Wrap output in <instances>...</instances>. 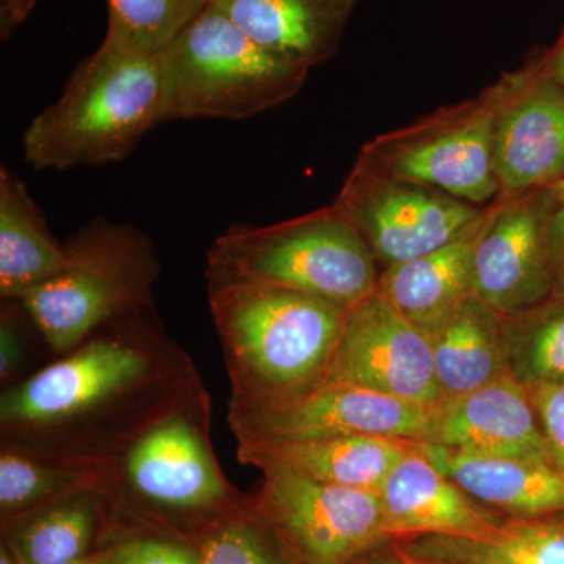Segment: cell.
<instances>
[{"label":"cell","mask_w":564,"mask_h":564,"mask_svg":"<svg viewBox=\"0 0 564 564\" xmlns=\"http://www.w3.org/2000/svg\"><path fill=\"white\" fill-rule=\"evenodd\" d=\"M199 384L191 355L166 333L155 306L147 307L3 388L0 445L44 458L113 462Z\"/></svg>","instance_id":"cell-1"},{"label":"cell","mask_w":564,"mask_h":564,"mask_svg":"<svg viewBox=\"0 0 564 564\" xmlns=\"http://www.w3.org/2000/svg\"><path fill=\"white\" fill-rule=\"evenodd\" d=\"M206 282L229 400L284 399L325 377L350 307L280 285Z\"/></svg>","instance_id":"cell-2"},{"label":"cell","mask_w":564,"mask_h":564,"mask_svg":"<svg viewBox=\"0 0 564 564\" xmlns=\"http://www.w3.org/2000/svg\"><path fill=\"white\" fill-rule=\"evenodd\" d=\"M162 124L161 52L102 40L70 73L61 98L40 111L22 135L35 170L121 162Z\"/></svg>","instance_id":"cell-3"},{"label":"cell","mask_w":564,"mask_h":564,"mask_svg":"<svg viewBox=\"0 0 564 564\" xmlns=\"http://www.w3.org/2000/svg\"><path fill=\"white\" fill-rule=\"evenodd\" d=\"M212 400L199 384L161 415L113 459L111 518L126 514L151 524L204 527L250 500L226 477L210 436Z\"/></svg>","instance_id":"cell-4"},{"label":"cell","mask_w":564,"mask_h":564,"mask_svg":"<svg viewBox=\"0 0 564 564\" xmlns=\"http://www.w3.org/2000/svg\"><path fill=\"white\" fill-rule=\"evenodd\" d=\"M206 281L259 282L351 307L381 269L345 215L323 207L276 225H231L207 250Z\"/></svg>","instance_id":"cell-5"},{"label":"cell","mask_w":564,"mask_h":564,"mask_svg":"<svg viewBox=\"0 0 564 564\" xmlns=\"http://www.w3.org/2000/svg\"><path fill=\"white\" fill-rule=\"evenodd\" d=\"M61 272L20 303L57 356L106 323L154 306L161 259L150 237L129 223L96 218L65 242Z\"/></svg>","instance_id":"cell-6"},{"label":"cell","mask_w":564,"mask_h":564,"mask_svg":"<svg viewBox=\"0 0 564 564\" xmlns=\"http://www.w3.org/2000/svg\"><path fill=\"white\" fill-rule=\"evenodd\" d=\"M162 124L245 120L295 98L311 70L263 50L207 6L161 52Z\"/></svg>","instance_id":"cell-7"},{"label":"cell","mask_w":564,"mask_h":564,"mask_svg":"<svg viewBox=\"0 0 564 564\" xmlns=\"http://www.w3.org/2000/svg\"><path fill=\"white\" fill-rule=\"evenodd\" d=\"M356 163L383 176L436 188L474 206L499 196L488 88L367 141Z\"/></svg>","instance_id":"cell-8"},{"label":"cell","mask_w":564,"mask_h":564,"mask_svg":"<svg viewBox=\"0 0 564 564\" xmlns=\"http://www.w3.org/2000/svg\"><path fill=\"white\" fill-rule=\"evenodd\" d=\"M251 503L292 564H355L391 544L378 492L262 473Z\"/></svg>","instance_id":"cell-9"},{"label":"cell","mask_w":564,"mask_h":564,"mask_svg":"<svg viewBox=\"0 0 564 564\" xmlns=\"http://www.w3.org/2000/svg\"><path fill=\"white\" fill-rule=\"evenodd\" d=\"M433 406L322 380L284 399L229 400L228 422L237 444L300 443L355 434L423 443Z\"/></svg>","instance_id":"cell-10"},{"label":"cell","mask_w":564,"mask_h":564,"mask_svg":"<svg viewBox=\"0 0 564 564\" xmlns=\"http://www.w3.org/2000/svg\"><path fill=\"white\" fill-rule=\"evenodd\" d=\"M333 206L361 234L381 272L451 243L480 220L486 207L356 162Z\"/></svg>","instance_id":"cell-11"},{"label":"cell","mask_w":564,"mask_h":564,"mask_svg":"<svg viewBox=\"0 0 564 564\" xmlns=\"http://www.w3.org/2000/svg\"><path fill=\"white\" fill-rule=\"evenodd\" d=\"M322 380L426 406L444 399L430 334L408 321L378 289L348 310Z\"/></svg>","instance_id":"cell-12"},{"label":"cell","mask_w":564,"mask_h":564,"mask_svg":"<svg viewBox=\"0 0 564 564\" xmlns=\"http://www.w3.org/2000/svg\"><path fill=\"white\" fill-rule=\"evenodd\" d=\"M474 295L500 315L554 296V261L545 187L500 193L486 206L474 252Z\"/></svg>","instance_id":"cell-13"},{"label":"cell","mask_w":564,"mask_h":564,"mask_svg":"<svg viewBox=\"0 0 564 564\" xmlns=\"http://www.w3.org/2000/svg\"><path fill=\"white\" fill-rule=\"evenodd\" d=\"M488 91L500 193L533 191L562 180L564 90L545 74L540 55L502 74Z\"/></svg>","instance_id":"cell-14"},{"label":"cell","mask_w":564,"mask_h":564,"mask_svg":"<svg viewBox=\"0 0 564 564\" xmlns=\"http://www.w3.org/2000/svg\"><path fill=\"white\" fill-rule=\"evenodd\" d=\"M423 443L486 458L551 462L532 395L511 375L434 404Z\"/></svg>","instance_id":"cell-15"},{"label":"cell","mask_w":564,"mask_h":564,"mask_svg":"<svg viewBox=\"0 0 564 564\" xmlns=\"http://www.w3.org/2000/svg\"><path fill=\"white\" fill-rule=\"evenodd\" d=\"M378 496L391 543L415 534L484 538L502 522L437 469L417 443L393 466Z\"/></svg>","instance_id":"cell-16"},{"label":"cell","mask_w":564,"mask_h":564,"mask_svg":"<svg viewBox=\"0 0 564 564\" xmlns=\"http://www.w3.org/2000/svg\"><path fill=\"white\" fill-rule=\"evenodd\" d=\"M359 0H207L263 50L313 70L336 55Z\"/></svg>","instance_id":"cell-17"},{"label":"cell","mask_w":564,"mask_h":564,"mask_svg":"<svg viewBox=\"0 0 564 564\" xmlns=\"http://www.w3.org/2000/svg\"><path fill=\"white\" fill-rule=\"evenodd\" d=\"M413 441L355 434L300 443L237 444V459L256 469H282L313 480L380 491Z\"/></svg>","instance_id":"cell-18"},{"label":"cell","mask_w":564,"mask_h":564,"mask_svg":"<svg viewBox=\"0 0 564 564\" xmlns=\"http://www.w3.org/2000/svg\"><path fill=\"white\" fill-rule=\"evenodd\" d=\"M422 454L477 502L511 518L564 516V473L551 462L486 458L417 443Z\"/></svg>","instance_id":"cell-19"},{"label":"cell","mask_w":564,"mask_h":564,"mask_svg":"<svg viewBox=\"0 0 564 564\" xmlns=\"http://www.w3.org/2000/svg\"><path fill=\"white\" fill-rule=\"evenodd\" d=\"M485 218L486 207L480 220L451 243L383 270L378 292L423 332L440 328L474 295V252Z\"/></svg>","instance_id":"cell-20"},{"label":"cell","mask_w":564,"mask_h":564,"mask_svg":"<svg viewBox=\"0 0 564 564\" xmlns=\"http://www.w3.org/2000/svg\"><path fill=\"white\" fill-rule=\"evenodd\" d=\"M389 547L408 564H564V516L510 518L484 538L415 534Z\"/></svg>","instance_id":"cell-21"},{"label":"cell","mask_w":564,"mask_h":564,"mask_svg":"<svg viewBox=\"0 0 564 564\" xmlns=\"http://www.w3.org/2000/svg\"><path fill=\"white\" fill-rule=\"evenodd\" d=\"M65 243L51 232L28 185L0 169V299L20 302L61 272Z\"/></svg>","instance_id":"cell-22"},{"label":"cell","mask_w":564,"mask_h":564,"mask_svg":"<svg viewBox=\"0 0 564 564\" xmlns=\"http://www.w3.org/2000/svg\"><path fill=\"white\" fill-rule=\"evenodd\" d=\"M430 340L444 399L511 375L502 315L475 295L430 333Z\"/></svg>","instance_id":"cell-23"},{"label":"cell","mask_w":564,"mask_h":564,"mask_svg":"<svg viewBox=\"0 0 564 564\" xmlns=\"http://www.w3.org/2000/svg\"><path fill=\"white\" fill-rule=\"evenodd\" d=\"M110 521L109 497L80 494L2 524V541L20 564H74L95 554L93 544Z\"/></svg>","instance_id":"cell-24"},{"label":"cell","mask_w":564,"mask_h":564,"mask_svg":"<svg viewBox=\"0 0 564 564\" xmlns=\"http://www.w3.org/2000/svg\"><path fill=\"white\" fill-rule=\"evenodd\" d=\"M113 475V462L44 458L0 445L2 524L80 494L109 497Z\"/></svg>","instance_id":"cell-25"},{"label":"cell","mask_w":564,"mask_h":564,"mask_svg":"<svg viewBox=\"0 0 564 564\" xmlns=\"http://www.w3.org/2000/svg\"><path fill=\"white\" fill-rule=\"evenodd\" d=\"M511 377L524 388L564 381V296L502 315Z\"/></svg>","instance_id":"cell-26"},{"label":"cell","mask_w":564,"mask_h":564,"mask_svg":"<svg viewBox=\"0 0 564 564\" xmlns=\"http://www.w3.org/2000/svg\"><path fill=\"white\" fill-rule=\"evenodd\" d=\"M206 7L207 0H107L104 39L159 54Z\"/></svg>","instance_id":"cell-27"},{"label":"cell","mask_w":564,"mask_h":564,"mask_svg":"<svg viewBox=\"0 0 564 564\" xmlns=\"http://www.w3.org/2000/svg\"><path fill=\"white\" fill-rule=\"evenodd\" d=\"M202 564H292L250 500L196 534Z\"/></svg>","instance_id":"cell-28"},{"label":"cell","mask_w":564,"mask_h":564,"mask_svg":"<svg viewBox=\"0 0 564 564\" xmlns=\"http://www.w3.org/2000/svg\"><path fill=\"white\" fill-rule=\"evenodd\" d=\"M115 564H202L196 545L177 538L132 534L118 543Z\"/></svg>","instance_id":"cell-29"},{"label":"cell","mask_w":564,"mask_h":564,"mask_svg":"<svg viewBox=\"0 0 564 564\" xmlns=\"http://www.w3.org/2000/svg\"><path fill=\"white\" fill-rule=\"evenodd\" d=\"M549 459L564 473V381L530 389Z\"/></svg>","instance_id":"cell-30"},{"label":"cell","mask_w":564,"mask_h":564,"mask_svg":"<svg viewBox=\"0 0 564 564\" xmlns=\"http://www.w3.org/2000/svg\"><path fill=\"white\" fill-rule=\"evenodd\" d=\"M25 310L20 302H2L0 314V381L13 384L14 378L24 366V340H22L21 322Z\"/></svg>","instance_id":"cell-31"},{"label":"cell","mask_w":564,"mask_h":564,"mask_svg":"<svg viewBox=\"0 0 564 564\" xmlns=\"http://www.w3.org/2000/svg\"><path fill=\"white\" fill-rule=\"evenodd\" d=\"M545 202L554 261V296H564V176L545 187Z\"/></svg>","instance_id":"cell-32"},{"label":"cell","mask_w":564,"mask_h":564,"mask_svg":"<svg viewBox=\"0 0 564 564\" xmlns=\"http://www.w3.org/2000/svg\"><path fill=\"white\" fill-rule=\"evenodd\" d=\"M39 0H0V39L9 41L28 21Z\"/></svg>","instance_id":"cell-33"},{"label":"cell","mask_w":564,"mask_h":564,"mask_svg":"<svg viewBox=\"0 0 564 564\" xmlns=\"http://www.w3.org/2000/svg\"><path fill=\"white\" fill-rule=\"evenodd\" d=\"M540 61L545 74L564 90V31L554 46L540 55Z\"/></svg>","instance_id":"cell-34"},{"label":"cell","mask_w":564,"mask_h":564,"mask_svg":"<svg viewBox=\"0 0 564 564\" xmlns=\"http://www.w3.org/2000/svg\"><path fill=\"white\" fill-rule=\"evenodd\" d=\"M355 564H408L404 563L395 552L392 551L389 545L380 549V551L373 552V554L367 555L366 558L359 560Z\"/></svg>","instance_id":"cell-35"},{"label":"cell","mask_w":564,"mask_h":564,"mask_svg":"<svg viewBox=\"0 0 564 564\" xmlns=\"http://www.w3.org/2000/svg\"><path fill=\"white\" fill-rule=\"evenodd\" d=\"M118 544L107 545L106 549H99L95 554L74 564H115L117 558Z\"/></svg>","instance_id":"cell-36"},{"label":"cell","mask_w":564,"mask_h":564,"mask_svg":"<svg viewBox=\"0 0 564 564\" xmlns=\"http://www.w3.org/2000/svg\"><path fill=\"white\" fill-rule=\"evenodd\" d=\"M0 564H20L6 541L0 544Z\"/></svg>","instance_id":"cell-37"}]
</instances>
